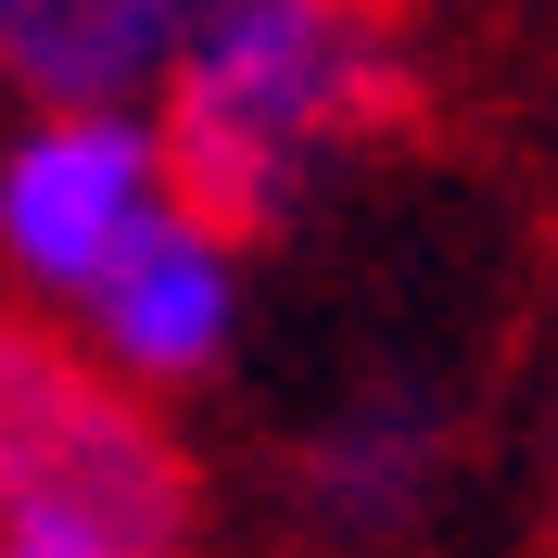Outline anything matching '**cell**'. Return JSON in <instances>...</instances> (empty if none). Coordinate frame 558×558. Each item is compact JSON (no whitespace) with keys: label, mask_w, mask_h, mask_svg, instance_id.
Wrapping results in <instances>:
<instances>
[{"label":"cell","mask_w":558,"mask_h":558,"mask_svg":"<svg viewBox=\"0 0 558 558\" xmlns=\"http://www.w3.org/2000/svg\"><path fill=\"white\" fill-rule=\"evenodd\" d=\"M407 102H418V51L393 0H216L204 38L153 89V140H166L178 204L254 254L368 140L407 128Z\"/></svg>","instance_id":"cell-1"},{"label":"cell","mask_w":558,"mask_h":558,"mask_svg":"<svg viewBox=\"0 0 558 558\" xmlns=\"http://www.w3.org/2000/svg\"><path fill=\"white\" fill-rule=\"evenodd\" d=\"M0 558H204L191 432L26 305H0Z\"/></svg>","instance_id":"cell-2"},{"label":"cell","mask_w":558,"mask_h":558,"mask_svg":"<svg viewBox=\"0 0 558 558\" xmlns=\"http://www.w3.org/2000/svg\"><path fill=\"white\" fill-rule=\"evenodd\" d=\"M166 216H178V178L153 114H114V102L13 114L0 128V305L76 317Z\"/></svg>","instance_id":"cell-3"},{"label":"cell","mask_w":558,"mask_h":558,"mask_svg":"<svg viewBox=\"0 0 558 558\" xmlns=\"http://www.w3.org/2000/svg\"><path fill=\"white\" fill-rule=\"evenodd\" d=\"M279 495H292V521H305L330 558L418 546V533L445 521V495H457V407L432 381H355V393H330V407L292 432Z\"/></svg>","instance_id":"cell-4"},{"label":"cell","mask_w":558,"mask_h":558,"mask_svg":"<svg viewBox=\"0 0 558 558\" xmlns=\"http://www.w3.org/2000/svg\"><path fill=\"white\" fill-rule=\"evenodd\" d=\"M242 317H254V254L178 204L166 229H153V242L64 317V330H76V355H89L102 381H128L140 407L178 418V393H216V381H229Z\"/></svg>","instance_id":"cell-5"},{"label":"cell","mask_w":558,"mask_h":558,"mask_svg":"<svg viewBox=\"0 0 558 558\" xmlns=\"http://www.w3.org/2000/svg\"><path fill=\"white\" fill-rule=\"evenodd\" d=\"M204 13L216 0H0V102L13 114H64V102L153 114V89L204 38Z\"/></svg>","instance_id":"cell-6"}]
</instances>
